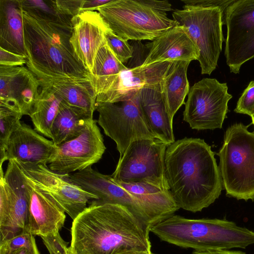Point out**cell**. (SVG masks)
<instances>
[{
  "instance_id": "43",
  "label": "cell",
  "mask_w": 254,
  "mask_h": 254,
  "mask_svg": "<svg viewBox=\"0 0 254 254\" xmlns=\"http://www.w3.org/2000/svg\"><path fill=\"white\" fill-rule=\"evenodd\" d=\"M67 254H74L71 250H70V248L68 247V251H67Z\"/></svg>"
},
{
  "instance_id": "5",
  "label": "cell",
  "mask_w": 254,
  "mask_h": 254,
  "mask_svg": "<svg viewBox=\"0 0 254 254\" xmlns=\"http://www.w3.org/2000/svg\"><path fill=\"white\" fill-rule=\"evenodd\" d=\"M168 0H111L97 10L115 34L126 41H153L178 25L167 16Z\"/></svg>"
},
{
  "instance_id": "21",
  "label": "cell",
  "mask_w": 254,
  "mask_h": 254,
  "mask_svg": "<svg viewBox=\"0 0 254 254\" xmlns=\"http://www.w3.org/2000/svg\"><path fill=\"white\" fill-rule=\"evenodd\" d=\"M147 46L149 53L140 65L142 67L164 62L197 60L199 52L183 26L177 25L169 29Z\"/></svg>"
},
{
  "instance_id": "26",
  "label": "cell",
  "mask_w": 254,
  "mask_h": 254,
  "mask_svg": "<svg viewBox=\"0 0 254 254\" xmlns=\"http://www.w3.org/2000/svg\"><path fill=\"white\" fill-rule=\"evenodd\" d=\"M42 85L50 86L66 105L93 118L96 96L90 81H62Z\"/></svg>"
},
{
  "instance_id": "24",
  "label": "cell",
  "mask_w": 254,
  "mask_h": 254,
  "mask_svg": "<svg viewBox=\"0 0 254 254\" xmlns=\"http://www.w3.org/2000/svg\"><path fill=\"white\" fill-rule=\"evenodd\" d=\"M189 61H174L160 83L161 93L167 110L173 119L179 108L185 104L190 91L187 70Z\"/></svg>"
},
{
  "instance_id": "17",
  "label": "cell",
  "mask_w": 254,
  "mask_h": 254,
  "mask_svg": "<svg viewBox=\"0 0 254 254\" xmlns=\"http://www.w3.org/2000/svg\"><path fill=\"white\" fill-rule=\"evenodd\" d=\"M70 43L73 52L91 73L98 51L105 42L110 27L99 12L83 11L72 18Z\"/></svg>"
},
{
  "instance_id": "34",
  "label": "cell",
  "mask_w": 254,
  "mask_h": 254,
  "mask_svg": "<svg viewBox=\"0 0 254 254\" xmlns=\"http://www.w3.org/2000/svg\"><path fill=\"white\" fill-rule=\"evenodd\" d=\"M234 112L254 116V80L251 81L239 99Z\"/></svg>"
},
{
  "instance_id": "3",
  "label": "cell",
  "mask_w": 254,
  "mask_h": 254,
  "mask_svg": "<svg viewBox=\"0 0 254 254\" xmlns=\"http://www.w3.org/2000/svg\"><path fill=\"white\" fill-rule=\"evenodd\" d=\"M22 17L26 64L41 85L62 81H90V73L70 43L73 27L37 20L24 11Z\"/></svg>"
},
{
  "instance_id": "13",
  "label": "cell",
  "mask_w": 254,
  "mask_h": 254,
  "mask_svg": "<svg viewBox=\"0 0 254 254\" xmlns=\"http://www.w3.org/2000/svg\"><path fill=\"white\" fill-rule=\"evenodd\" d=\"M16 162L26 177L49 194L73 220L87 208V203L98 199L71 182L68 174L54 172L45 165Z\"/></svg>"
},
{
  "instance_id": "20",
  "label": "cell",
  "mask_w": 254,
  "mask_h": 254,
  "mask_svg": "<svg viewBox=\"0 0 254 254\" xmlns=\"http://www.w3.org/2000/svg\"><path fill=\"white\" fill-rule=\"evenodd\" d=\"M25 176L29 192V232L41 237L59 233L64 224L65 212L49 194Z\"/></svg>"
},
{
  "instance_id": "10",
  "label": "cell",
  "mask_w": 254,
  "mask_h": 254,
  "mask_svg": "<svg viewBox=\"0 0 254 254\" xmlns=\"http://www.w3.org/2000/svg\"><path fill=\"white\" fill-rule=\"evenodd\" d=\"M97 120L105 134L116 143L122 156L133 141L157 137L143 115L139 101V91L129 100L118 103L96 102Z\"/></svg>"
},
{
  "instance_id": "22",
  "label": "cell",
  "mask_w": 254,
  "mask_h": 254,
  "mask_svg": "<svg viewBox=\"0 0 254 254\" xmlns=\"http://www.w3.org/2000/svg\"><path fill=\"white\" fill-rule=\"evenodd\" d=\"M139 101L144 118L153 133L168 145L174 142L173 119L163 101L160 84L141 89Z\"/></svg>"
},
{
  "instance_id": "11",
  "label": "cell",
  "mask_w": 254,
  "mask_h": 254,
  "mask_svg": "<svg viewBox=\"0 0 254 254\" xmlns=\"http://www.w3.org/2000/svg\"><path fill=\"white\" fill-rule=\"evenodd\" d=\"M226 83L204 78L191 86L183 112V120L198 130L221 128L232 95Z\"/></svg>"
},
{
  "instance_id": "18",
  "label": "cell",
  "mask_w": 254,
  "mask_h": 254,
  "mask_svg": "<svg viewBox=\"0 0 254 254\" xmlns=\"http://www.w3.org/2000/svg\"><path fill=\"white\" fill-rule=\"evenodd\" d=\"M173 62L155 63L142 67L126 66L118 74L108 90L96 102L118 103L131 98L142 88L160 84Z\"/></svg>"
},
{
  "instance_id": "32",
  "label": "cell",
  "mask_w": 254,
  "mask_h": 254,
  "mask_svg": "<svg viewBox=\"0 0 254 254\" xmlns=\"http://www.w3.org/2000/svg\"><path fill=\"white\" fill-rule=\"evenodd\" d=\"M105 39L116 57L123 64L127 63L133 57V47L111 29L106 32Z\"/></svg>"
},
{
  "instance_id": "35",
  "label": "cell",
  "mask_w": 254,
  "mask_h": 254,
  "mask_svg": "<svg viewBox=\"0 0 254 254\" xmlns=\"http://www.w3.org/2000/svg\"><path fill=\"white\" fill-rule=\"evenodd\" d=\"M50 254H67L68 247L60 233L41 237Z\"/></svg>"
},
{
  "instance_id": "4",
  "label": "cell",
  "mask_w": 254,
  "mask_h": 254,
  "mask_svg": "<svg viewBox=\"0 0 254 254\" xmlns=\"http://www.w3.org/2000/svg\"><path fill=\"white\" fill-rule=\"evenodd\" d=\"M162 241L195 251L245 249L254 244V232L218 219H188L172 215L150 229Z\"/></svg>"
},
{
  "instance_id": "9",
  "label": "cell",
  "mask_w": 254,
  "mask_h": 254,
  "mask_svg": "<svg viewBox=\"0 0 254 254\" xmlns=\"http://www.w3.org/2000/svg\"><path fill=\"white\" fill-rule=\"evenodd\" d=\"M68 178L75 185L98 197L97 199L91 200L89 205L110 203L122 205L149 230L169 217L116 183L111 175L101 174L91 167L69 174Z\"/></svg>"
},
{
  "instance_id": "19",
  "label": "cell",
  "mask_w": 254,
  "mask_h": 254,
  "mask_svg": "<svg viewBox=\"0 0 254 254\" xmlns=\"http://www.w3.org/2000/svg\"><path fill=\"white\" fill-rule=\"evenodd\" d=\"M57 146L27 124L21 123L8 139L6 161L15 160L24 164H48Z\"/></svg>"
},
{
  "instance_id": "36",
  "label": "cell",
  "mask_w": 254,
  "mask_h": 254,
  "mask_svg": "<svg viewBox=\"0 0 254 254\" xmlns=\"http://www.w3.org/2000/svg\"><path fill=\"white\" fill-rule=\"evenodd\" d=\"M82 0H55V2L61 13L73 18L81 12Z\"/></svg>"
},
{
  "instance_id": "40",
  "label": "cell",
  "mask_w": 254,
  "mask_h": 254,
  "mask_svg": "<svg viewBox=\"0 0 254 254\" xmlns=\"http://www.w3.org/2000/svg\"><path fill=\"white\" fill-rule=\"evenodd\" d=\"M191 254H246V253L241 251L225 250L216 251H194Z\"/></svg>"
},
{
  "instance_id": "37",
  "label": "cell",
  "mask_w": 254,
  "mask_h": 254,
  "mask_svg": "<svg viewBox=\"0 0 254 254\" xmlns=\"http://www.w3.org/2000/svg\"><path fill=\"white\" fill-rule=\"evenodd\" d=\"M235 0H182L185 5L200 7H219L224 11L227 7L232 4Z\"/></svg>"
},
{
  "instance_id": "16",
  "label": "cell",
  "mask_w": 254,
  "mask_h": 254,
  "mask_svg": "<svg viewBox=\"0 0 254 254\" xmlns=\"http://www.w3.org/2000/svg\"><path fill=\"white\" fill-rule=\"evenodd\" d=\"M40 82L24 66L0 65V104L30 116L39 94Z\"/></svg>"
},
{
  "instance_id": "45",
  "label": "cell",
  "mask_w": 254,
  "mask_h": 254,
  "mask_svg": "<svg viewBox=\"0 0 254 254\" xmlns=\"http://www.w3.org/2000/svg\"><path fill=\"white\" fill-rule=\"evenodd\" d=\"M152 254L151 252H150V253H143V254Z\"/></svg>"
},
{
  "instance_id": "7",
  "label": "cell",
  "mask_w": 254,
  "mask_h": 254,
  "mask_svg": "<svg viewBox=\"0 0 254 254\" xmlns=\"http://www.w3.org/2000/svg\"><path fill=\"white\" fill-rule=\"evenodd\" d=\"M183 8L173 12V20L187 29L197 48L201 74L210 75L217 66L225 41L222 31L224 11L219 7L185 5Z\"/></svg>"
},
{
  "instance_id": "8",
  "label": "cell",
  "mask_w": 254,
  "mask_h": 254,
  "mask_svg": "<svg viewBox=\"0 0 254 254\" xmlns=\"http://www.w3.org/2000/svg\"><path fill=\"white\" fill-rule=\"evenodd\" d=\"M168 145L157 137L132 142L120 157L111 177L115 181L145 183L169 189L165 173Z\"/></svg>"
},
{
  "instance_id": "39",
  "label": "cell",
  "mask_w": 254,
  "mask_h": 254,
  "mask_svg": "<svg viewBox=\"0 0 254 254\" xmlns=\"http://www.w3.org/2000/svg\"><path fill=\"white\" fill-rule=\"evenodd\" d=\"M111 1V0H83L81 11L97 10L98 8Z\"/></svg>"
},
{
  "instance_id": "27",
  "label": "cell",
  "mask_w": 254,
  "mask_h": 254,
  "mask_svg": "<svg viewBox=\"0 0 254 254\" xmlns=\"http://www.w3.org/2000/svg\"><path fill=\"white\" fill-rule=\"evenodd\" d=\"M40 91L29 116L34 129L51 139V128L63 100L49 85H41Z\"/></svg>"
},
{
  "instance_id": "44",
  "label": "cell",
  "mask_w": 254,
  "mask_h": 254,
  "mask_svg": "<svg viewBox=\"0 0 254 254\" xmlns=\"http://www.w3.org/2000/svg\"><path fill=\"white\" fill-rule=\"evenodd\" d=\"M252 124L254 125V116L252 118Z\"/></svg>"
},
{
  "instance_id": "29",
  "label": "cell",
  "mask_w": 254,
  "mask_h": 254,
  "mask_svg": "<svg viewBox=\"0 0 254 254\" xmlns=\"http://www.w3.org/2000/svg\"><path fill=\"white\" fill-rule=\"evenodd\" d=\"M114 181L136 197L169 217L180 208L168 188L145 183Z\"/></svg>"
},
{
  "instance_id": "14",
  "label": "cell",
  "mask_w": 254,
  "mask_h": 254,
  "mask_svg": "<svg viewBox=\"0 0 254 254\" xmlns=\"http://www.w3.org/2000/svg\"><path fill=\"white\" fill-rule=\"evenodd\" d=\"M105 150L97 121L91 119L79 135L57 146L48 167L63 174L81 171L98 162Z\"/></svg>"
},
{
  "instance_id": "28",
  "label": "cell",
  "mask_w": 254,
  "mask_h": 254,
  "mask_svg": "<svg viewBox=\"0 0 254 254\" xmlns=\"http://www.w3.org/2000/svg\"><path fill=\"white\" fill-rule=\"evenodd\" d=\"M93 118L62 101L51 128L52 140L57 146L79 135L87 122Z\"/></svg>"
},
{
  "instance_id": "2",
  "label": "cell",
  "mask_w": 254,
  "mask_h": 254,
  "mask_svg": "<svg viewBox=\"0 0 254 254\" xmlns=\"http://www.w3.org/2000/svg\"><path fill=\"white\" fill-rule=\"evenodd\" d=\"M165 173L178 206L201 211L217 199L222 181L214 152L203 139L185 137L167 147Z\"/></svg>"
},
{
  "instance_id": "33",
  "label": "cell",
  "mask_w": 254,
  "mask_h": 254,
  "mask_svg": "<svg viewBox=\"0 0 254 254\" xmlns=\"http://www.w3.org/2000/svg\"><path fill=\"white\" fill-rule=\"evenodd\" d=\"M35 243L34 236L29 231H25L0 242V254H11L22 248L31 249Z\"/></svg>"
},
{
  "instance_id": "25",
  "label": "cell",
  "mask_w": 254,
  "mask_h": 254,
  "mask_svg": "<svg viewBox=\"0 0 254 254\" xmlns=\"http://www.w3.org/2000/svg\"><path fill=\"white\" fill-rule=\"evenodd\" d=\"M126 66L117 59L106 41L98 51L90 73V83L96 98L106 93L117 74Z\"/></svg>"
},
{
  "instance_id": "12",
  "label": "cell",
  "mask_w": 254,
  "mask_h": 254,
  "mask_svg": "<svg viewBox=\"0 0 254 254\" xmlns=\"http://www.w3.org/2000/svg\"><path fill=\"white\" fill-rule=\"evenodd\" d=\"M227 29L224 54L230 72L254 58V0H235L224 13Z\"/></svg>"
},
{
  "instance_id": "30",
  "label": "cell",
  "mask_w": 254,
  "mask_h": 254,
  "mask_svg": "<svg viewBox=\"0 0 254 254\" xmlns=\"http://www.w3.org/2000/svg\"><path fill=\"white\" fill-rule=\"evenodd\" d=\"M21 3L23 11L36 19L73 27L72 17L61 13L55 0H21Z\"/></svg>"
},
{
  "instance_id": "1",
  "label": "cell",
  "mask_w": 254,
  "mask_h": 254,
  "mask_svg": "<svg viewBox=\"0 0 254 254\" xmlns=\"http://www.w3.org/2000/svg\"><path fill=\"white\" fill-rule=\"evenodd\" d=\"M150 230L125 207L91 204L73 220L74 254H140L151 252Z\"/></svg>"
},
{
  "instance_id": "31",
  "label": "cell",
  "mask_w": 254,
  "mask_h": 254,
  "mask_svg": "<svg viewBox=\"0 0 254 254\" xmlns=\"http://www.w3.org/2000/svg\"><path fill=\"white\" fill-rule=\"evenodd\" d=\"M22 116L18 110L0 104V167L6 161L5 152L7 141L21 123Z\"/></svg>"
},
{
  "instance_id": "23",
  "label": "cell",
  "mask_w": 254,
  "mask_h": 254,
  "mask_svg": "<svg viewBox=\"0 0 254 254\" xmlns=\"http://www.w3.org/2000/svg\"><path fill=\"white\" fill-rule=\"evenodd\" d=\"M21 0H0V48L27 56Z\"/></svg>"
},
{
  "instance_id": "42",
  "label": "cell",
  "mask_w": 254,
  "mask_h": 254,
  "mask_svg": "<svg viewBox=\"0 0 254 254\" xmlns=\"http://www.w3.org/2000/svg\"><path fill=\"white\" fill-rule=\"evenodd\" d=\"M33 254H40V253L39 252V251L37 248V245H36L35 246Z\"/></svg>"
},
{
  "instance_id": "38",
  "label": "cell",
  "mask_w": 254,
  "mask_h": 254,
  "mask_svg": "<svg viewBox=\"0 0 254 254\" xmlns=\"http://www.w3.org/2000/svg\"><path fill=\"white\" fill-rule=\"evenodd\" d=\"M26 63V57L0 48V65L8 66H23Z\"/></svg>"
},
{
  "instance_id": "15",
  "label": "cell",
  "mask_w": 254,
  "mask_h": 254,
  "mask_svg": "<svg viewBox=\"0 0 254 254\" xmlns=\"http://www.w3.org/2000/svg\"><path fill=\"white\" fill-rule=\"evenodd\" d=\"M3 179L7 195L0 222V242L29 231V190L26 177L15 160L8 161Z\"/></svg>"
},
{
  "instance_id": "41",
  "label": "cell",
  "mask_w": 254,
  "mask_h": 254,
  "mask_svg": "<svg viewBox=\"0 0 254 254\" xmlns=\"http://www.w3.org/2000/svg\"><path fill=\"white\" fill-rule=\"evenodd\" d=\"M36 245V243H35L33 248L31 249L22 248L18 251L12 253L11 254H33Z\"/></svg>"
},
{
  "instance_id": "6",
  "label": "cell",
  "mask_w": 254,
  "mask_h": 254,
  "mask_svg": "<svg viewBox=\"0 0 254 254\" xmlns=\"http://www.w3.org/2000/svg\"><path fill=\"white\" fill-rule=\"evenodd\" d=\"M236 123L226 130L217 155L226 194L237 199L254 201V131Z\"/></svg>"
}]
</instances>
